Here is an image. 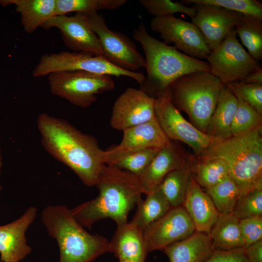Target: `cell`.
<instances>
[{
    "instance_id": "6da1fadb",
    "label": "cell",
    "mask_w": 262,
    "mask_h": 262,
    "mask_svg": "<svg viewBox=\"0 0 262 262\" xmlns=\"http://www.w3.org/2000/svg\"><path fill=\"white\" fill-rule=\"evenodd\" d=\"M41 141L46 151L70 168L87 186H96L104 164V150L96 139L64 119L47 113L37 119Z\"/></svg>"
},
{
    "instance_id": "7a4b0ae2",
    "label": "cell",
    "mask_w": 262,
    "mask_h": 262,
    "mask_svg": "<svg viewBox=\"0 0 262 262\" xmlns=\"http://www.w3.org/2000/svg\"><path fill=\"white\" fill-rule=\"evenodd\" d=\"M96 186L99 191L96 198L70 209L75 220L90 229L95 222L108 218L113 219L117 226L127 223L129 213L142 199L138 177L104 164Z\"/></svg>"
},
{
    "instance_id": "3957f363",
    "label": "cell",
    "mask_w": 262,
    "mask_h": 262,
    "mask_svg": "<svg viewBox=\"0 0 262 262\" xmlns=\"http://www.w3.org/2000/svg\"><path fill=\"white\" fill-rule=\"evenodd\" d=\"M133 37L140 44L145 54L147 76L140 89L155 99L181 76L210 71L207 62L190 57L150 35L143 22L134 30Z\"/></svg>"
},
{
    "instance_id": "277c9868",
    "label": "cell",
    "mask_w": 262,
    "mask_h": 262,
    "mask_svg": "<svg viewBox=\"0 0 262 262\" xmlns=\"http://www.w3.org/2000/svg\"><path fill=\"white\" fill-rule=\"evenodd\" d=\"M262 128L257 129L212 143L197 155L198 161L224 160L241 196L262 189Z\"/></svg>"
},
{
    "instance_id": "5b68a950",
    "label": "cell",
    "mask_w": 262,
    "mask_h": 262,
    "mask_svg": "<svg viewBox=\"0 0 262 262\" xmlns=\"http://www.w3.org/2000/svg\"><path fill=\"white\" fill-rule=\"evenodd\" d=\"M41 221L58 243L59 262H92L108 252L109 240L87 232L66 205H48L42 212Z\"/></svg>"
},
{
    "instance_id": "8992f818",
    "label": "cell",
    "mask_w": 262,
    "mask_h": 262,
    "mask_svg": "<svg viewBox=\"0 0 262 262\" xmlns=\"http://www.w3.org/2000/svg\"><path fill=\"white\" fill-rule=\"evenodd\" d=\"M224 84L210 71H197L184 75L168 88L172 102L185 112L191 123L206 133Z\"/></svg>"
},
{
    "instance_id": "52a82bcc",
    "label": "cell",
    "mask_w": 262,
    "mask_h": 262,
    "mask_svg": "<svg viewBox=\"0 0 262 262\" xmlns=\"http://www.w3.org/2000/svg\"><path fill=\"white\" fill-rule=\"evenodd\" d=\"M48 80L51 93L82 108L90 106L98 94L113 90L112 77L84 71H64L51 73Z\"/></svg>"
},
{
    "instance_id": "ba28073f",
    "label": "cell",
    "mask_w": 262,
    "mask_h": 262,
    "mask_svg": "<svg viewBox=\"0 0 262 262\" xmlns=\"http://www.w3.org/2000/svg\"><path fill=\"white\" fill-rule=\"evenodd\" d=\"M74 70L111 76H126L135 80L140 85L146 77L140 72L125 70L115 66L103 55L66 51L42 56L32 74L33 77L38 78L55 72Z\"/></svg>"
},
{
    "instance_id": "9c48e42d",
    "label": "cell",
    "mask_w": 262,
    "mask_h": 262,
    "mask_svg": "<svg viewBox=\"0 0 262 262\" xmlns=\"http://www.w3.org/2000/svg\"><path fill=\"white\" fill-rule=\"evenodd\" d=\"M210 72L224 84L243 82L251 73L262 68L239 43L233 29L207 57Z\"/></svg>"
},
{
    "instance_id": "30bf717a",
    "label": "cell",
    "mask_w": 262,
    "mask_h": 262,
    "mask_svg": "<svg viewBox=\"0 0 262 262\" xmlns=\"http://www.w3.org/2000/svg\"><path fill=\"white\" fill-rule=\"evenodd\" d=\"M84 14L91 28L98 37L103 55L110 62L122 69L132 72L145 67L144 57L127 36L110 30L103 16L98 12Z\"/></svg>"
},
{
    "instance_id": "8fae6325",
    "label": "cell",
    "mask_w": 262,
    "mask_h": 262,
    "mask_svg": "<svg viewBox=\"0 0 262 262\" xmlns=\"http://www.w3.org/2000/svg\"><path fill=\"white\" fill-rule=\"evenodd\" d=\"M155 113L168 138L187 144L197 156L213 143L210 136L188 122L176 108L171 101L168 88L156 98Z\"/></svg>"
},
{
    "instance_id": "7c38bea8",
    "label": "cell",
    "mask_w": 262,
    "mask_h": 262,
    "mask_svg": "<svg viewBox=\"0 0 262 262\" xmlns=\"http://www.w3.org/2000/svg\"><path fill=\"white\" fill-rule=\"evenodd\" d=\"M151 30L160 34L164 43H171L183 53L197 59H206L211 51L198 28L174 16L154 17L150 21Z\"/></svg>"
},
{
    "instance_id": "4fadbf2b",
    "label": "cell",
    "mask_w": 262,
    "mask_h": 262,
    "mask_svg": "<svg viewBox=\"0 0 262 262\" xmlns=\"http://www.w3.org/2000/svg\"><path fill=\"white\" fill-rule=\"evenodd\" d=\"M195 231L196 230L191 218L181 205L171 208L144 231V236L148 251L150 252L163 250Z\"/></svg>"
},
{
    "instance_id": "5bb4252c",
    "label": "cell",
    "mask_w": 262,
    "mask_h": 262,
    "mask_svg": "<svg viewBox=\"0 0 262 262\" xmlns=\"http://www.w3.org/2000/svg\"><path fill=\"white\" fill-rule=\"evenodd\" d=\"M156 99L141 89L127 88L115 102L110 118L111 127L123 131L155 117Z\"/></svg>"
},
{
    "instance_id": "9a60e30c",
    "label": "cell",
    "mask_w": 262,
    "mask_h": 262,
    "mask_svg": "<svg viewBox=\"0 0 262 262\" xmlns=\"http://www.w3.org/2000/svg\"><path fill=\"white\" fill-rule=\"evenodd\" d=\"M42 27L58 29L65 45L72 51L103 55L98 37L91 28L84 14L56 16L47 21Z\"/></svg>"
},
{
    "instance_id": "2e32d148",
    "label": "cell",
    "mask_w": 262,
    "mask_h": 262,
    "mask_svg": "<svg viewBox=\"0 0 262 262\" xmlns=\"http://www.w3.org/2000/svg\"><path fill=\"white\" fill-rule=\"evenodd\" d=\"M196 16L192 23L201 32L211 51L214 50L234 29L242 14L207 4H194Z\"/></svg>"
},
{
    "instance_id": "e0dca14e",
    "label": "cell",
    "mask_w": 262,
    "mask_h": 262,
    "mask_svg": "<svg viewBox=\"0 0 262 262\" xmlns=\"http://www.w3.org/2000/svg\"><path fill=\"white\" fill-rule=\"evenodd\" d=\"M37 213V208L31 206L18 219L0 226L1 262H20L31 252L32 248L27 243L25 233Z\"/></svg>"
},
{
    "instance_id": "ac0fdd59",
    "label": "cell",
    "mask_w": 262,
    "mask_h": 262,
    "mask_svg": "<svg viewBox=\"0 0 262 262\" xmlns=\"http://www.w3.org/2000/svg\"><path fill=\"white\" fill-rule=\"evenodd\" d=\"M171 143L155 116L147 122L124 130L120 143L107 151L118 153L147 148L161 149Z\"/></svg>"
},
{
    "instance_id": "d6986e66",
    "label": "cell",
    "mask_w": 262,
    "mask_h": 262,
    "mask_svg": "<svg viewBox=\"0 0 262 262\" xmlns=\"http://www.w3.org/2000/svg\"><path fill=\"white\" fill-rule=\"evenodd\" d=\"M108 252L113 253L119 261L146 262L149 252L144 230L131 221L117 226L109 242Z\"/></svg>"
},
{
    "instance_id": "ffe728a7",
    "label": "cell",
    "mask_w": 262,
    "mask_h": 262,
    "mask_svg": "<svg viewBox=\"0 0 262 262\" xmlns=\"http://www.w3.org/2000/svg\"><path fill=\"white\" fill-rule=\"evenodd\" d=\"M188 164L181 151L172 142L160 149L146 170L138 176L142 193L147 195L154 192L167 174Z\"/></svg>"
},
{
    "instance_id": "44dd1931",
    "label": "cell",
    "mask_w": 262,
    "mask_h": 262,
    "mask_svg": "<svg viewBox=\"0 0 262 262\" xmlns=\"http://www.w3.org/2000/svg\"><path fill=\"white\" fill-rule=\"evenodd\" d=\"M182 206L191 218L196 231L207 234L220 214L210 197L192 175Z\"/></svg>"
},
{
    "instance_id": "7402d4cb",
    "label": "cell",
    "mask_w": 262,
    "mask_h": 262,
    "mask_svg": "<svg viewBox=\"0 0 262 262\" xmlns=\"http://www.w3.org/2000/svg\"><path fill=\"white\" fill-rule=\"evenodd\" d=\"M163 250L169 262H205L215 250L208 234L196 231Z\"/></svg>"
},
{
    "instance_id": "603a6c76",
    "label": "cell",
    "mask_w": 262,
    "mask_h": 262,
    "mask_svg": "<svg viewBox=\"0 0 262 262\" xmlns=\"http://www.w3.org/2000/svg\"><path fill=\"white\" fill-rule=\"evenodd\" d=\"M237 105V98L224 84L206 132V134L212 138V143L232 136L231 126Z\"/></svg>"
},
{
    "instance_id": "cb8c5ba5",
    "label": "cell",
    "mask_w": 262,
    "mask_h": 262,
    "mask_svg": "<svg viewBox=\"0 0 262 262\" xmlns=\"http://www.w3.org/2000/svg\"><path fill=\"white\" fill-rule=\"evenodd\" d=\"M0 4L3 6H15L28 33H33L55 15L56 0H0Z\"/></svg>"
},
{
    "instance_id": "d4e9b609",
    "label": "cell",
    "mask_w": 262,
    "mask_h": 262,
    "mask_svg": "<svg viewBox=\"0 0 262 262\" xmlns=\"http://www.w3.org/2000/svg\"><path fill=\"white\" fill-rule=\"evenodd\" d=\"M239 221L231 213L219 214L208 233L214 250H231L245 248Z\"/></svg>"
},
{
    "instance_id": "484cf974",
    "label": "cell",
    "mask_w": 262,
    "mask_h": 262,
    "mask_svg": "<svg viewBox=\"0 0 262 262\" xmlns=\"http://www.w3.org/2000/svg\"><path fill=\"white\" fill-rule=\"evenodd\" d=\"M160 149L147 148L118 153L104 150V164L124 169L138 177L146 170Z\"/></svg>"
},
{
    "instance_id": "4316f807",
    "label": "cell",
    "mask_w": 262,
    "mask_h": 262,
    "mask_svg": "<svg viewBox=\"0 0 262 262\" xmlns=\"http://www.w3.org/2000/svg\"><path fill=\"white\" fill-rule=\"evenodd\" d=\"M171 208L168 202L157 189L146 195L137 204L135 213L131 220L139 226L144 231L152 223L161 218Z\"/></svg>"
},
{
    "instance_id": "83f0119b",
    "label": "cell",
    "mask_w": 262,
    "mask_h": 262,
    "mask_svg": "<svg viewBox=\"0 0 262 262\" xmlns=\"http://www.w3.org/2000/svg\"><path fill=\"white\" fill-rule=\"evenodd\" d=\"M191 175L189 164L169 173L158 187L171 208L183 205Z\"/></svg>"
},
{
    "instance_id": "f1b7e54d",
    "label": "cell",
    "mask_w": 262,
    "mask_h": 262,
    "mask_svg": "<svg viewBox=\"0 0 262 262\" xmlns=\"http://www.w3.org/2000/svg\"><path fill=\"white\" fill-rule=\"evenodd\" d=\"M236 34L256 61L262 60V20L241 15L234 27Z\"/></svg>"
},
{
    "instance_id": "f546056e",
    "label": "cell",
    "mask_w": 262,
    "mask_h": 262,
    "mask_svg": "<svg viewBox=\"0 0 262 262\" xmlns=\"http://www.w3.org/2000/svg\"><path fill=\"white\" fill-rule=\"evenodd\" d=\"M191 171L195 173L194 179L196 182L205 189L229 177L227 164L219 159L197 161L194 165H191Z\"/></svg>"
},
{
    "instance_id": "4dcf8cb0",
    "label": "cell",
    "mask_w": 262,
    "mask_h": 262,
    "mask_svg": "<svg viewBox=\"0 0 262 262\" xmlns=\"http://www.w3.org/2000/svg\"><path fill=\"white\" fill-rule=\"evenodd\" d=\"M205 192L219 213H231L241 196L238 187L229 177L217 184L205 189Z\"/></svg>"
},
{
    "instance_id": "1f68e13d",
    "label": "cell",
    "mask_w": 262,
    "mask_h": 262,
    "mask_svg": "<svg viewBox=\"0 0 262 262\" xmlns=\"http://www.w3.org/2000/svg\"><path fill=\"white\" fill-rule=\"evenodd\" d=\"M127 0H56V16L70 12L86 14L101 10H112L123 6Z\"/></svg>"
},
{
    "instance_id": "d6a6232c",
    "label": "cell",
    "mask_w": 262,
    "mask_h": 262,
    "mask_svg": "<svg viewBox=\"0 0 262 262\" xmlns=\"http://www.w3.org/2000/svg\"><path fill=\"white\" fill-rule=\"evenodd\" d=\"M238 105L231 126L232 136L242 135L262 128V115L237 98Z\"/></svg>"
},
{
    "instance_id": "836d02e7",
    "label": "cell",
    "mask_w": 262,
    "mask_h": 262,
    "mask_svg": "<svg viewBox=\"0 0 262 262\" xmlns=\"http://www.w3.org/2000/svg\"><path fill=\"white\" fill-rule=\"evenodd\" d=\"M187 4H207L220 7L262 20V3L256 0H183Z\"/></svg>"
},
{
    "instance_id": "e575fe53",
    "label": "cell",
    "mask_w": 262,
    "mask_h": 262,
    "mask_svg": "<svg viewBox=\"0 0 262 262\" xmlns=\"http://www.w3.org/2000/svg\"><path fill=\"white\" fill-rule=\"evenodd\" d=\"M139 3L147 11L154 17L174 16L180 13L193 18L196 14V9L187 6L181 2L170 0H140Z\"/></svg>"
},
{
    "instance_id": "d590c367",
    "label": "cell",
    "mask_w": 262,
    "mask_h": 262,
    "mask_svg": "<svg viewBox=\"0 0 262 262\" xmlns=\"http://www.w3.org/2000/svg\"><path fill=\"white\" fill-rule=\"evenodd\" d=\"M231 213L239 220L262 217V189H254L241 195Z\"/></svg>"
},
{
    "instance_id": "8d00e7d4",
    "label": "cell",
    "mask_w": 262,
    "mask_h": 262,
    "mask_svg": "<svg viewBox=\"0 0 262 262\" xmlns=\"http://www.w3.org/2000/svg\"><path fill=\"white\" fill-rule=\"evenodd\" d=\"M226 85L236 98L252 107L262 115V84L233 82Z\"/></svg>"
},
{
    "instance_id": "74e56055",
    "label": "cell",
    "mask_w": 262,
    "mask_h": 262,
    "mask_svg": "<svg viewBox=\"0 0 262 262\" xmlns=\"http://www.w3.org/2000/svg\"><path fill=\"white\" fill-rule=\"evenodd\" d=\"M239 226L245 248L262 240V217L240 220Z\"/></svg>"
},
{
    "instance_id": "f35d334b",
    "label": "cell",
    "mask_w": 262,
    "mask_h": 262,
    "mask_svg": "<svg viewBox=\"0 0 262 262\" xmlns=\"http://www.w3.org/2000/svg\"><path fill=\"white\" fill-rule=\"evenodd\" d=\"M205 262H249L245 248L231 250H215Z\"/></svg>"
},
{
    "instance_id": "ab89813d",
    "label": "cell",
    "mask_w": 262,
    "mask_h": 262,
    "mask_svg": "<svg viewBox=\"0 0 262 262\" xmlns=\"http://www.w3.org/2000/svg\"><path fill=\"white\" fill-rule=\"evenodd\" d=\"M249 262H262V240L245 248Z\"/></svg>"
},
{
    "instance_id": "60d3db41",
    "label": "cell",
    "mask_w": 262,
    "mask_h": 262,
    "mask_svg": "<svg viewBox=\"0 0 262 262\" xmlns=\"http://www.w3.org/2000/svg\"><path fill=\"white\" fill-rule=\"evenodd\" d=\"M242 82L250 84H262V68L250 73Z\"/></svg>"
},
{
    "instance_id": "b9f144b4",
    "label": "cell",
    "mask_w": 262,
    "mask_h": 262,
    "mask_svg": "<svg viewBox=\"0 0 262 262\" xmlns=\"http://www.w3.org/2000/svg\"><path fill=\"white\" fill-rule=\"evenodd\" d=\"M2 167V158L1 156V150L0 148V174L1 172V168Z\"/></svg>"
},
{
    "instance_id": "7bdbcfd3",
    "label": "cell",
    "mask_w": 262,
    "mask_h": 262,
    "mask_svg": "<svg viewBox=\"0 0 262 262\" xmlns=\"http://www.w3.org/2000/svg\"><path fill=\"white\" fill-rule=\"evenodd\" d=\"M119 262H131L127 261H123V260H120L119 261Z\"/></svg>"
},
{
    "instance_id": "ee69618b",
    "label": "cell",
    "mask_w": 262,
    "mask_h": 262,
    "mask_svg": "<svg viewBox=\"0 0 262 262\" xmlns=\"http://www.w3.org/2000/svg\"><path fill=\"white\" fill-rule=\"evenodd\" d=\"M1 189H2V187L1 186H0V192L1 191Z\"/></svg>"
},
{
    "instance_id": "f6af8a7d",
    "label": "cell",
    "mask_w": 262,
    "mask_h": 262,
    "mask_svg": "<svg viewBox=\"0 0 262 262\" xmlns=\"http://www.w3.org/2000/svg\"></svg>"
}]
</instances>
